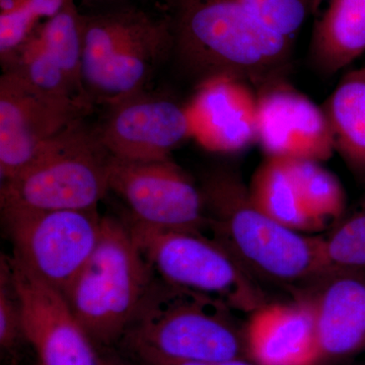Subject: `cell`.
Here are the masks:
<instances>
[{"mask_svg": "<svg viewBox=\"0 0 365 365\" xmlns=\"http://www.w3.org/2000/svg\"><path fill=\"white\" fill-rule=\"evenodd\" d=\"M264 24L284 37L294 40L312 16L314 0H239Z\"/></svg>", "mask_w": 365, "mask_h": 365, "instance_id": "cb8c5ba5", "label": "cell"}, {"mask_svg": "<svg viewBox=\"0 0 365 365\" xmlns=\"http://www.w3.org/2000/svg\"><path fill=\"white\" fill-rule=\"evenodd\" d=\"M284 160L307 212L319 230H331L347 212V196L339 178L316 160Z\"/></svg>", "mask_w": 365, "mask_h": 365, "instance_id": "ffe728a7", "label": "cell"}, {"mask_svg": "<svg viewBox=\"0 0 365 365\" xmlns=\"http://www.w3.org/2000/svg\"><path fill=\"white\" fill-rule=\"evenodd\" d=\"M299 297L314 309L319 365H335L365 352V272L327 273Z\"/></svg>", "mask_w": 365, "mask_h": 365, "instance_id": "5bb4252c", "label": "cell"}, {"mask_svg": "<svg viewBox=\"0 0 365 365\" xmlns=\"http://www.w3.org/2000/svg\"><path fill=\"white\" fill-rule=\"evenodd\" d=\"M26 342L20 299L14 285L9 256L0 260V348L2 354L16 359ZM28 343V342H26Z\"/></svg>", "mask_w": 365, "mask_h": 365, "instance_id": "603a6c76", "label": "cell"}, {"mask_svg": "<svg viewBox=\"0 0 365 365\" xmlns=\"http://www.w3.org/2000/svg\"><path fill=\"white\" fill-rule=\"evenodd\" d=\"M258 98V143L266 157L323 163L336 153L323 108L285 83L263 86Z\"/></svg>", "mask_w": 365, "mask_h": 365, "instance_id": "4fadbf2b", "label": "cell"}, {"mask_svg": "<svg viewBox=\"0 0 365 365\" xmlns=\"http://www.w3.org/2000/svg\"><path fill=\"white\" fill-rule=\"evenodd\" d=\"M132 237L160 280L252 314L267 304L261 283L207 235L160 230L126 216Z\"/></svg>", "mask_w": 365, "mask_h": 365, "instance_id": "52a82bcc", "label": "cell"}, {"mask_svg": "<svg viewBox=\"0 0 365 365\" xmlns=\"http://www.w3.org/2000/svg\"><path fill=\"white\" fill-rule=\"evenodd\" d=\"M108 107L97 128L101 143L113 157L167 160L194 136L189 110L169 98L143 91Z\"/></svg>", "mask_w": 365, "mask_h": 365, "instance_id": "8fae6325", "label": "cell"}, {"mask_svg": "<svg viewBox=\"0 0 365 365\" xmlns=\"http://www.w3.org/2000/svg\"><path fill=\"white\" fill-rule=\"evenodd\" d=\"M93 108L46 95L9 72L0 78L1 182L28 169L50 143Z\"/></svg>", "mask_w": 365, "mask_h": 365, "instance_id": "30bf717a", "label": "cell"}, {"mask_svg": "<svg viewBox=\"0 0 365 365\" xmlns=\"http://www.w3.org/2000/svg\"><path fill=\"white\" fill-rule=\"evenodd\" d=\"M220 300L157 277L121 341L134 356L170 361L248 359L245 324Z\"/></svg>", "mask_w": 365, "mask_h": 365, "instance_id": "3957f363", "label": "cell"}, {"mask_svg": "<svg viewBox=\"0 0 365 365\" xmlns=\"http://www.w3.org/2000/svg\"><path fill=\"white\" fill-rule=\"evenodd\" d=\"M26 342L39 365H100L98 351L64 295L9 256Z\"/></svg>", "mask_w": 365, "mask_h": 365, "instance_id": "7c38bea8", "label": "cell"}, {"mask_svg": "<svg viewBox=\"0 0 365 365\" xmlns=\"http://www.w3.org/2000/svg\"><path fill=\"white\" fill-rule=\"evenodd\" d=\"M309 55L333 76L365 53V0H314Z\"/></svg>", "mask_w": 365, "mask_h": 365, "instance_id": "e0dca14e", "label": "cell"}, {"mask_svg": "<svg viewBox=\"0 0 365 365\" xmlns=\"http://www.w3.org/2000/svg\"><path fill=\"white\" fill-rule=\"evenodd\" d=\"M136 359H138L143 365H258L250 359H237L210 362H182L170 361V360L144 355V356H137Z\"/></svg>", "mask_w": 365, "mask_h": 365, "instance_id": "d4e9b609", "label": "cell"}, {"mask_svg": "<svg viewBox=\"0 0 365 365\" xmlns=\"http://www.w3.org/2000/svg\"><path fill=\"white\" fill-rule=\"evenodd\" d=\"M98 364L100 365H133L131 362L111 352H98Z\"/></svg>", "mask_w": 365, "mask_h": 365, "instance_id": "484cf974", "label": "cell"}, {"mask_svg": "<svg viewBox=\"0 0 365 365\" xmlns=\"http://www.w3.org/2000/svg\"><path fill=\"white\" fill-rule=\"evenodd\" d=\"M329 272H365V196L324 237Z\"/></svg>", "mask_w": 365, "mask_h": 365, "instance_id": "44dd1931", "label": "cell"}, {"mask_svg": "<svg viewBox=\"0 0 365 365\" xmlns=\"http://www.w3.org/2000/svg\"><path fill=\"white\" fill-rule=\"evenodd\" d=\"M247 354L258 365H319L316 318L304 297L267 302L245 323Z\"/></svg>", "mask_w": 365, "mask_h": 365, "instance_id": "9a60e30c", "label": "cell"}, {"mask_svg": "<svg viewBox=\"0 0 365 365\" xmlns=\"http://www.w3.org/2000/svg\"><path fill=\"white\" fill-rule=\"evenodd\" d=\"M81 4L86 6H107L112 7L116 6H121V4H126V0H81Z\"/></svg>", "mask_w": 365, "mask_h": 365, "instance_id": "4316f807", "label": "cell"}, {"mask_svg": "<svg viewBox=\"0 0 365 365\" xmlns=\"http://www.w3.org/2000/svg\"><path fill=\"white\" fill-rule=\"evenodd\" d=\"M112 155L85 119L62 131L28 169L1 182L0 207L52 211L98 208L110 192Z\"/></svg>", "mask_w": 365, "mask_h": 365, "instance_id": "8992f818", "label": "cell"}, {"mask_svg": "<svg viewBox=\"0 0 365 365\" xmlns=\"http://www.w3.org/2000/svg\"><path fill=\"white\" fill-rule=\"evenodd\" d=\"M37 365H39V364H37Z\"/></svg>", "mask_w": 365, "mask_h": 365, "instance_id": "83f0119b", "label": "cell"}, {"mask_svg": "<svg viewBox=\"0 0 365 365\" xmlns=\"http://www.w3.org/2000/svg\"><path fill=\"white\" fill-rule=\"evenodd\" d=\"M178 66L199 85L241 79L258 86L284 78L294 41L274 32L239 0H163Z\"/></svg>", "mask_w": 365, "mask_h": 365, "instance_id": "6da1fadb", "label": "cell"}, {"mask_svg": "<svg viewBox=\"0 0 365 365\" xmlns=\"http://www.w3.org/2000/svg\"><path fill=\"white\" fill-rule=\"evenodd\" d=\"M241 79H211L189 110L194 135L216 150L241 151L258 143V98Z\"/></svg>", "mask_w": 365, "mask_h": 365, "instance_id": "2e32d148", "label": "cell"}, {"mask_svg": "<svg viewBox=\"0 0 365 365\" xmlns=\"http://www.w3.org/2000/svg\"><path fill=\"white\" fill-rule=\"evenodd\" d=\"M110 191L119 196L136 222L209 235V218L199 182L172 158L131 160L111 158Z\"/></svg>", "mask_w": 365, "mask_h": 365, "instance_id": "9c48e42d", "label": "cell"}, {"mask_svg": "<svg viewBox=\"0 0 365 365\" xmlns=\"http://www.w3.org/2000/svg\"><path fill=\"white\" fill-rule=\"evenodd\" d=\"M81 78L93 106L146 91L160 64L173 55L167 16L126 4L81 14Z\"/></svg>", "mask_w": 365, "mask_h": 365, "instance_id": "277c9868", "label": "cell"}, {"mask_svg": "<svg viewBox=\"0 0 365 365\" xmlns=\"http://www.w3.org/2000/svg\"><path fill=\"white\" fill-rule=\"evenodd\" d=\"M71 0H0V58L13 53L43 21Z\"/></svg>", "mask_w": 365, "mask_h": 365, "instance_id": "7402d4cb", "label": "cell"}, {"mask_svg": "<svg viewBox=\"0 0 365 365\" xmlns=\"http://www.w3.org/2000/svg\"><path fill=\"white\" fill-rule=\"evenodd\" d=\"M209 235L225 246L259 282L299 297L329 273L324 237L295 232L261 211L237 170L215 167L199 181Z\"/></svg>", "mask_w": 365, "mask_h": 365, "instance_id": "7a4b0ae2", "label": "cell"}, {"mask_svg": "<svg viewBox=\"0 0 365 365\" xmlns=\"http://www.w3.org/2000/svg\"><path fill=\"white\" fill-rule=\"evenodd\" d=\"M323 109L336 153L365 181V67L344 74Z\"/></svg>", "mask_w": 365, "mask_h": 365, "instance_id": "ac0fdd59", "label": "cell"}, {"mask_svg": "<svg viewBox=\"0 0 365 365\" xmlns=\"http://www.w3.org/2000/svg\"><path fill=\"white\" fill-rule=\"evenodd\" d=\"M248 190L255 205L284 227L302 234L321 230L304 207L284 158L266 157Z\"/></svg>", "mask_w": 365, "mask_h": 365, "instance_id": "d6986e66", "label": "cell"}, {"mask_svg": "<svg viewBox=\"0 0 365 365\" xmlns=\"http://www.w3.org/2000/svg\"><path fill=\"white\" fill-rule=\"evenodd\" d=\"M155 279L126 220L103 216L97 246L63 295L96 348H109L123 340Z\"/></svg>", "mask_w": 365, "mask_h": 365, "instance_id": "5b68a950", "label": "cell"}, {"mask_svg": "<svg viewBox=\"0 0 365 365\" xmlns=\"http://www.w3.org/2000/svg\"><path fill=\"white\" fill-rule=\"evenodd\" d=\"M1 218L14 258L62 294L86 265L102 232L98 208L1 209Z\"/></svg>", "mask_w": 365, "mask_h": 365, "instance_id": "ba28073f", "label": "cell"}]
</instances>
